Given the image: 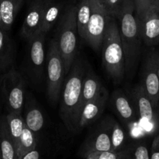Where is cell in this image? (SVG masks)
I'll return each mask as SVG.
<instances>
[{"label": "cell", "instance_id": "obj_6", "mask_svg": "<svg viewBox=\"0 0 159 159\" xmlns=\"http://www.w3.org/2000/svg\"><path fill=\"white\" fill-rule=\"evenodd\" d=\"M2 100L8 113L23 112L26 97V82L22 75L12 68L1 77Z\"/></svg>", "mask_w": 159, "mask_h": 159}, {"label": "cell", "instance_id": "obj_27", "mask_svg": "<svg viewBox=\"0 0 159 159\" xmlns=\"http://www.w3.org/2000/svg\"><path fill=\"white\" fill-rule=\"evenodd\" d=\"M84 159H127L124 150L116 151H90L80 154Z\"/></svg>", "mask_w": 159, "mask_h": 159}, {"label": "cell", "instance_id": "obj_28", "mask_svg": "<svg viewBox=\"0 0 159 159\" xmlns=\"http://www.w3.org/2000/svg\"><path fill=\"white\" fill-rule=\"evenodd\" d=\"M135 6V16H139L151 7H156V0H133Z\"/></svg>", "mask_w": 159, "mask_h": 159}, {"label": "cell", "instance_id": "obj_7", "mask_svg": "<svg viewBox=\"0 0 159 159\" xmlns=\"http://www.w3.org/2000/svg\"><path fill=\"white\" fill-rule=\"evenodd\" d=\"M93 10L86 29L84 41L96 52L102 49L110 15L100 0H92Z\"/></svg>", "mask_w": 159, "mask_h": 159}, {"label": "cell", "instance_id": "obj_19", "mask_svg": "<svg viewBox=\"0 0 159 159\" xmlns=\"http://www.w3.org/2000/svg\"><path fill=\"white\" fill-rule=\"evenodd\" d=\"M23 2L24 0H0V15L2 28L7 32L11 29Z\"/></svg>", "mask_w": 159, "mask_h": 159}, {"label": "cell", "instance_id": "obj_18", "mask_svg": "<svg viewBox=\"0 0 159 159\" xmlns=\"http://www.w3.org/2000/svg\"><path fill=\"white\" fill-rule=\"evenodd\" d=\"M15 47L8 32L0 27V70H6L13 65L15 58Z\"/></svg>", "mask_w": 159, "mask_h": 159}, {"label": "cell", "instance_id": "obj_17", "mask_svg": "<svg viewBox=\"0 0 159 159\" xmlns=\"http://www.w3.org/2000/svg\"><path fill=\"white\" fill-rule=\"evenodd\" d=\"M102 86L103 85L102 84L101 80L91 68H88L87 70H85L79 107L80 117L85 105L97 96Z\"/></svg>", "mask_w": 159, "mask_h": 159}, {"label": "cell", "instance_id": "obj_32", "mask_svg": "<svg viewBox=\"0 0 159 159\" xmlns=\"http://www.w3.org/2000/svg\"><path fill=\"white\" fill-rule=\"evenodd\" d=\"M154 62H155L156 69H157V76H158V80H159V50L156 49L154 48Z\"/></svg>", "mask_w": 159, "mask_h": 159}, {"label": "cell", "instance_id": "obj_26", "mask_svg": "<svg viewBox=\"0 0 159 159\" xmlns=\"http://www.w3.org/2000/svg\"><path fill=\"white\" fill-rule=\"evenodd\" d=\"M127 159H150V151L146 143L135 141L129 143L123 149Z\"/></svg>", "mask_w": 159, "mask_h": 159}, {"label": "cell", "instance_id": "obj_22", "mask_svg": "<svg viewBox=\"0 0 159 159\" xmlns=\"http://www.w3.org/2000/svg\"><path fill=\"white\" fill-rule=\"evenodd\" d=\"M76 7L78 35L84 40L86 37V29L93 10L92 0H80Z\"/></svg>", "mask_w": 159, "mask_h": 159}, {"label": "cell", "instance_id": "obj_15", "mask_svg": "<svg viewBox=\"0 0 159 159\" xmlns=\"http://www.w3.org/2000/svg\"><path fill=\"white\" fill-rule=\"evenodd\" d=\"M44 6L45 0H32L30 2L20 30L24 39L29 40L40 33Z\"/></svg>", "mask_w": 159, "mask_h": 159}, {"label": "cell", "instance_id": "obj_13", "mask_svg": "<svg viewBox=\"0 0 159 159\" xmlns=\"http://www.w3.org/2000/svg\"><path fill=\"white\" fill-rule=\"evenodd\" d=\"M109 98L108 91L102 86L97 96L88 102L82 110L78 124V131L94 123L102 116Z\"/></svg>", "mask_w": 159, "mask_h": 159}, {"label": "cell", "instance_id": "obj_10", "mask_svg": "<svg viewBox=\"0 0 159 159\" xmlns=\"http://www.w3.org/2000/svg\"><path fill=\"white\" fill-rule=\"evenodd\" d=\"M145 93L153 106L159 111V80L154 58V47L147 53L142 70V82Z\"/></svg>", "mask_w": 159, "mask_h": 159}, {"label": "cell", "instance_id": "obj_5", "mask_svg": "<svg viewBox=\"0 0 159 159\" xmlns=\"http://www.w3.org/2000/svg\"><path fill=\"white\" fill-rule=\"evenodd\" d=\"M65 67L56 38L50 40L47 52V94L52 103H57L65 81Z\"/></svg>", "mask_w": 159, "mask_h": 159}, {"label": "cell", "instance_id": "obj_36", "mask_svg": "<svg viewBox=\"0 0 159 159\" xmlns=\"http://www.w3.org/2000/svg\"><path fill=\"white\" fill-rule=\"evenodd\" d=\"M0 159H2V153H1V150H0Z\"/></svg>", "mask_w": 159, "mask_h": 159}, {"label": "cell", "instance_id": "obj_34", "mask_svg": "<svg viewBox=\"0 0 159 159\" xmlns=\"http://www.w3.org/2000/svg\"><path fill=\"white\" fill-rule=\"evenodd\" d=\"M0 27L2 28V20H1V15H0Z\"/></svg>", "mask_w": 159, "mask_h": 159}, {"label": "cell", "instance_id": "obj_4", "mask_svg": "<svg viewBox=\"0 0 159 159\" xmlns=\"http://www.w3.org/2000/svg\"><path fill=\"white\" fill-rule=\"evenodd\" d=\"M76 6H70L64 11L57 27L56 40L62 58L67 75L77 55V24Z\"/></svg>", "mask_w": 159, "mask_h": 159}, {"label": "cell", "instance_id": "obj_25", "mask_svg": "<svg viewBox=\"0 0 159 159\" xmlns=\"http://www.w3.org/2000/svg\"><path fill=\"white\" fill-rule=\"evenodd\" d=\"M111 142L112 151L116 152L123 151L129 144L126 131L115 119L111 130Z\"/></svg>", "mask_w": 159, "mask_h": 159}, {"label": "cell", "instance_id": "obj_9", "mask_svg": "<svg viewBox=\"0 0 159 159\" xmlns=\"http://www.w3.org/2000/svg\"><path fill=\"white\" fill-rule=\"evenodd\" d=\"M113 121L114 119L110 116L104 119L83 143L80 154L90 151H112L111 130Z\"/></svg>", "mask_w": 159, "mask_h": 159}, {"label": "cell", "instance_id": "obj_21", "mask_svg": "<svg viewBox=\"0 0 159 159\" xmlns=\"http://www.w3.org/2000/svg\"><path fill=\"white\" fill-rule=\"evenodd\" d=\"M0 150L2 159H18L16 147L9 133L6 116L0 119Z\"/></svg>", "mask_w": 159, "mask_h": 159}, {"label": "cell", "instance_id": "obj_14", "mask_svg": "<svg viewBox=\"0 0 159 159\" xmlns=\"http://www.w3.org/2000/svg\"><path fill=\"white\" fill-rule=\"evenodd\" d=\"M111 106L121 121L126 125L137 122L139 116L134 102L122 90H116L110 98Z\"/></svg>", "mask_w": 159, "mask_h": 159}, {"label": "cell", "instance_id": "obj_33", "mask_svg": "<svg viewBox=\"0 0 159 159\" xmlns=\"http://www.w3.org/2000/svg\"><path fill=\"white\" fill-rule=\"evenodd\" d=\"M156 8L159 9V0H156Z\"/></svg>", "mask_w": 159, "mask_h": 159}, {"label": "cell", "instance_id": "obj_1", "mask_svg": "<svg viewBox=\"0 0 159 159\" xmlns=\"http://www.w3.org/2000/svg\"><path fill=\"white\" fill-rule=\"evenodd\" d=\"M85 70L83 62L76 56L65 80L61 93L59 116L70 132L78 131L80 120L79 107Z\"/></svg>", "mask_w": 159, "mask_h": 159}, {"label": "cell", "instance_id": "obj_3", "mask_svg": "<svg viewBox=\"0 0 159 159\" xmlns=\"http://www.w3.org/2000/svg\"><path fill=\"white\" fill-rule=\"evenodd\" d=\"M101 50L103 68L115 84H119L126 74L125 56L117 19L112 16L108 19Z\"/></svg>", "mask_w": 159, "mask_h": 159}, {"label": "cell", "instance_id": "obj_35", "mask_svg": "<svg viewBox=\"0 0 159 159\" xmlns=\"http://www.w3.org/2000/svg\"><path fill=\"white\" fill-rule=\"evenodd\" d=\"M101 2H102V3H103V5L104 4H105V0H100Z\"/></svg>", "mask_w": 159, "mask_h": 159}, {"label": "cell", "instance_id": "obj_12", "mask_svg": "<svg viewBox=\"0 0 159 159\" xmlns=\"http://www.w3.org/2000/svg\"><path fill=\"white\" fill-rule=\"evenodd\" d=\"M136 19L142 42L149 47L159 45V9L151 7Z\"/></svg>", "mask_w": 159, "mask_h": 159}, {"label": "cell", "instance_id": "obj_2", "mask_svg": "<svg viewBox=\"0 0 159 159\" xmlns=\"http://www.w3.org/2000/svg\"><path fill=\"white\" fill-rule=\"evenodd\" d=\"M116 19L124 52L125 70L128 76H132L138 63L142 44L133 0H124Z\"/></svg>", "mask_w": 159, "mask_h": 159}, {"label": "cell", "instance_id": "obj_11", "mask_svg": "<svg viewBox=\"0 0 159 159\" xmlns=\"http://www.w3.org/2000/svg\"><path fill=\"white\" fill-rule=\"evenodd\" d=\"M45 38L46 34L40 32L27 40V62L29 70L35 80L41 79L44 73L45 63Z\"/></svg>", "mask_w": 159, "mask_h": 159}, {"label": "cell", "instance_id": "obj_30", "mask_svg": "<svg viewBox=\"0 0 159 159\" xmlns=\"http://www.w3.org/2000/svg\"><path fill=\"white\" fill-rule=\"evenodd\" d=\"M150 159H159V132L156 134L151 143Z\"/></svg>", "mask_w": 159, "mask_h": 159}, {"label": "cell", "instance_id": "obj_31", "mask_svg": "<svg viewBox=\"0 0 159 159\" xmlns=\"http://www.w3.org/2000/svg\"><path fill=\"white\" fill-rule=\"evenodd\" d=\"M22 159H42L41 153L39 152L38 149H34L31 151L30 152L27 153V154L22 157Z\"/></svg>", "mask_w": 159, "mask_h": 159}, {"label": "cell", "instance_id": "obj_20", "mask_svg": "<svg viewBox=\"0 0 159 159\" xmlns=\"http://www.w3.org/2000/svg\"><path fill=\"white\" fill-rule=\"evenodd\" d=\"M62 5L54 0H45L40 32L47 34L56 24L62 12Z\"/></svg>", "mask_w": 159, "mask_h": 159}, {"label": "cell", "instance_id": "obj_23", "mask_svg": "<svg viewBox=\"0 0 159 159\" xmlns=\"http://www.w3.org/2000/svg\"><path fill=\"white\" fill-rule=\"evenodd\" d=\"M9 133L14 143L16 149L17 148L20 139L23 134L25 123H24L23 112H10L6 116Z\"/></svg>", "mask_w": 159, "mask_h": 159}, {"label": "cell", "instance_id": "obj_29", "mask_svg": "<svg viewBox=\"0 0 159 159\" xmlns=\"http://www.w3.org/2000/svg\"><path fill=\"white\" fill-rule=\"evenodd\" d=\"M123 2L124 0H105L104 6L108 14L116 18L120 12Z\"/></svg>", "mask_w": 159, "mask_h": 159}, {"label": "cell", "instance_id": "obj_16", "mask_svg": "<svg viewBox=\"0 0 159 159\" xmlns=\"http://www.w3.org/2000/svg\"><path fill=\"white\" fill-rule=\"evenodd\" d=\"M24 110L25 126L35 134L42 131L45 126V117L34 96L29 92L26 93Z\"/></svg>", "mask_w": 159, "mask_h": 159}, {"label": "cell", "instance_id": "obj_8", "mask_svg": "<svg viewBox=\"0 0 159 159\" xmlns=\"http://www.w3.org/2000/svg\"><path fill=\"white\" fill-rule=\"evenodd\" d=\"M129 97L134 102L139 119L142 123H144L143 126L148 129V132L151 134L156 132L159 127L158 110L153 106L140 84L133 88Z\"/></svg>", "mask_w": 159, "mask_h": 159}, {"label": "cell", "instance_id": "obj_24", "mask_svg": "<svg viewBox=\"0 0 159 159\" xmlns=\"http://www.w3.org/2000/svg\"><path fill=\"white\" fill-rule=\"evenodd\" d=\"M37 146H38V139L36 134L25 126L16 148L18 159H22V157L27 153L36 149Z\"/></svg>", "mask_w": 159, "mask_h": 159}]
</instances>
